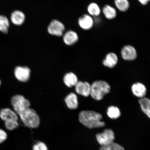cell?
Masks as SVG:
<instances>
[{
  "label": "cell",
  "mask_w": 150,
  "mask_h": 150,
  "mask_svg": "<svg viewBox=\"0 0 150 150\" xmlns=\"http://www.w3.org/2000/svg\"><path fill=\"white\" fill-rule=\"evenodd\" d=\"M15 112L20 116L22 122L28 127L37 128L40 123V118L34 110L30 108V104L23 96L16 95L11 99Z\"/></svg>",
  "instance_id": "cell-1"
},
{
  "label": "cell",
  "mask_w": 150,
  "mask_h": 150,
  "mask_svg": "<svg viewBox=\"0 0 150 150\" xmlns=\"http://www.w3.org/2000/svg\"><path fill=\"white\" fill-rule=\"evenodd\" d=\"M102 118L100 114L91 110H84L81 112L79 115L80 122L91 129L105 126L104 122L102 121Z\"/></svg>",
  "instance_id": "cell-2"
},
{
  "label": "cell",
  "mask_w": 150,
  "mask_h": 150,
  "mask_svg": "<svg viewBox=\"0 0 150 150\" xmlns=\"http://www.w3.org/2000/svg\"><path fill=\"white\" fill-rule=\"evenodd\" d=\"M110 86L104 81L98 80L94 82L91 86L90 95L95 100H102L104 96L110 93Z\"/></svg>",
  "instance_id": "cell-3"
},
{
  "label": "cell",
  "mask_w": 150,
  "mask_h": 150,
  "mask_svg": "<svg viewBox=\"0 0 150 150\" xmlns=\"http://www.w3.org/2000/svg\"><path fill=\"white\" fill-rule=\"evenodd\" d=\"M0 117L5 121L6 127L7 130L12 131L19 127L18 118L16 112L10 109H3L0 112Z\"/></svg>",
  "instance_id": "cell-4"
},
{
  "label": "cell",
  "mask_w": 150,
  "mask_h": 150,
  "mask_svg": "<svg viewBox=\"0 0 150 150\" xmlns=\"http://www.w3.org/2000/svg\"><path fill=\"white\" fill-rule=\"evenodd\" d=\"M65 26L59 20L54 19L50 22L47 27V31L50 35L57 37H62L64 33Z\"/></svg>",
  "instance_id": "cell-5"
},
{
  "label": "cell",
  "mask_w": 150,
  "mask_h": 150,
  "mask_svg": "<svg viewBox=\"0 0 150 150\" xmlns=\"http://www.w3.org/2000/svg\"><path fill=\"white\" fill-rule=\"evenodd\" d=\"M96 139L101 146L108 145L114 142L115 139L114 132L111 129H105L102 133L97 134Z\"/></svg>",
  "instance_id": "cell-6"
},
{
  "label": "cell",
  "mask_w": 150,
  "mask_h": 150,
  "mask_svg": "<svg viewBox=\"0 0 150 150\" xmlns=\"http://www.w3.org/2000/svg\"><path fill=\"white\" fill-rule=\"evenodd\" d=\"M14 74L18 80L26 82L29 79L30 70L28 67L18 66L15 69Z\"/></svg>",
  "instance_id": "cell-7"
},
{
  "label": "cell",
  "mask_w": 150,
  "mask_h": 150,
  "mask_svg": "<svg viewBox=\"0 0 150 150\" xmlns=\"http://www.w3.org/2000/svg\"><path fill=\"white\" fill-rule=\"evenodd\" d=\"M121 54L123 59L126 61L134 60L137 57L136 49L130 45L124 46L121 50Z\"/></svg>",
  "instance_id": "cell-8"
},
{
  "label": "cell",
  "mask_w": 150,
  "mask_h": 150,
  "mask_svg": "<svg viewBox=\"0 0 150 150\" xmlns=\"http://www.w3.org/2000/svg\"><path fill=\"white\" fill-rule=\"evenodd\" d=\"M78 23L82 29L88 30L93 28L94 21L93 18L89 15L84 14L79 18Z\"/></svg>",
  "instance_id": "cell-9"
},
{
  "label": "cell",
  "mask_w": 150,
  "mask_h": 150,
  "mask_svg": "<svg viewBox=\"0 0 150 150\" xmlns=\"http://www.w3.org/2000/svg\"><path fill=\"white\" fill-rule=\"evenodd\" d=\"M79 39L77 33L72 30L67 31L63 35V42L67 46H72L78 42Z\"/></svg>",
  "instance_id": "cell-10"
},
{
  "label": "cell",
  "mask_w": 150,
  "mask_h": 150,
  "mask_svg": "<svg viewBox=\"0 0 150 150\" xmlns=\"http://www.w3.org/2000/svg\"><path fill=\"white\" fill-rule=\"evenodd\" d=\"M75 90L79 94L84 96L88 97L90 95L91 85L87 82L78 81L75 86Z\"/></svg>",
  "instance_id": "cell-11"
},
{
  "label": "cell",
  "mask_w": 150,
  "mask_h": 150,
  "mask_svg": "<svg viewBox=\"0 0 150 150\" xmlns=\"http://www.w3.org/2000/svg\"><path fill=\"white\" fill-rule=\"evenodd\" d=\"M25 16L22 11L16 10L11 13L10 19L12 23L17 26L21 25L25 20Z\"/></svg>",
  "instance_id": "cell-12"
},
{
  "label": "cell",
  "mask_w": 150,
  "mask_h": 150,
  "mask_svg": "<svg viewBox=\"0 0 150 150\" xmlns=\"http://www.w3.org/2000/svg\"><path fill=\"white\" fill-rule=\"evenodd\" d=\"M131 91L134 96L140 98L145 97L147 93V89L144 84L137 82L133 84Z\"/></svg>",
  "instance_id": "cell-13"
},
{
  "label": "cell",
  "mask_w": 150,
  "mask_h": 150,
  "mask_svg": "<svg viewBox=\"0 0 150 150\" xmlns=\"http://www.w3.org/2000/svg\"><path fill=\"white\" fill-rule=\"evenodd\" d=\"M118 61L117 56L113 52H110L106 55L103 61V64L105 66L112 68L115 67Z\"/></svg>",
  "instance_id": "cell-14"
},
{
  "label": "cell",
  "mask_w": 150,
  "mask_h": 150,
  "mask_svg": "<svg viewBox=\"0 0 150 150\" xmlns=\"http://www.w3.org/2000/svg\"><path fill=\"white\" fill-rule=\"evenodd\" d=\"M65 101L67 106L70 109H76L78 107L77 97L74 93H71L65 97Z\"/></svg>",
  "instance_id": "cell-15"
},
{
  "label": "cell",
  "mask_w": 150,
  "mask_h": 150,
  "mask_svg": "<svg viewBox=\"0 0 150 150\" xmlns=\"http://www.w3.org/2000/svg\"><path fill=\"white\" fill-rule=\"evenodd\" d=\"M63 80L66 85L70 88L75 86L78 82L76 75L72 72L66 74L64 77Z\"/></svg>",
  "instance_id": "cell-16"
},
{
  "label": "cell",
  "mask_w": 150,
  "mask_h": 150,
  "mask_svg": "<svg viewBox=\"0 0 150 150\" xmlns=\"http://www.w3.org/2000/svg\"><path fill=\"white\" fill-rule=\"evenodd\" d=\"M142 111L150 119V99L144 97L139 100Z\"/></svg>",
  "instance_id": "cell-17"
},
{
  "label": "cell",
  "mask_w": 150,
  "mask_h": 150,
  "mask_svg": "<svg viewBox=\"0 0 150 150\" xmlns=\"http://www.w3.org/2000/svg\"><path fill=\"white\" fill-rule=\"evenodd\" d=\"M103 12L105 17L108 19H112L117 16V13L115 9L109 5H106L103 7Z\"/></svg>",
  "instance_id": "cell-18"
},
{
  "label": "cell",
  "mask_w": 150,
  "mask_h": 150,
  "mask_svg": "<svg viewBox=\"0 0 150 150\" xmlns=\"http://www.w3.org/2000/svg\"><path fill=\"white\" fill-rule=\"evenodd\" d=\"M10 26L8 18L4 15H0V31L4 34H7Z\"/></svg>",
  "instance_id": "cell-19"
},
{
  "label": "cell",
  "mask_w": 150,
  "mask_h": 150,
  "mask_svg": "<svg viewBox=\"0 0 150 150\" xmlns=\"http://www.w3.org/2000/svg\"><path fill=\"white\" fill-rule=\"evenodd\" d=\"M107 114L109 117L112 119H117L121 115V112L117 107L111 106L108 108Z\"/></svg>",
  "instance_id": "cell-20"
},
{
  "label": "cell",
  "mask_w": 150,
  "mask_h": 150,
  "mask_svg": "<svg viewBox=\"0 0 150 150\" xmlns=\"http://www.w3.org/2000/svg\"><path fill=\"white\" fill-rule=\"evenodd\" d=\"M88 12L91 16H97L100 14L101 10L98 4L95 3L90 4L87 7Z\"/></svg>",
  "instance_id": "cell-21"
},
{
  "label": "cell",
  "mask_w": 150,
  "mask_h": 150,
  "mask_svg": "<svg viewBox=\"0 0 150 150\" xmlns=\"http://www.w3.org/2000/svg\"><path fill=\"white\" fill-rule=\"evenodd\" d=\"M114 2L117 9L122 12H125L129 8L128 0H115Z\"/></svg>",
  "instance_id": "cell-22"
},
{
  "label": "cell",
  "mask_w": 150,
  "mask_h": 150,
  "mask_svg": "<svg viewBox=\"0 0 150 150\" xmlns=\"http://www.w3.org/2000/svg\"><path fill=\"white\" fill-rule=\"evenodd\" d=\"M99 150H125L122 146L114 142L108 145L101 146Z\"/></svg>",
  "instance_id": "cell-23"
},
{
  "label": "cell",
  "mask_w": 150,
  "mask_h": 150,
  "mask_svg": "<svg viewBox=\"0 0 150 150\" xmlns=\"http://www.w3.org/2000/svg\"><path fill=\"white\" fill-rule=\"evenodd\" d=\"M33 150H48V149L47 147L44 142H39L33 145Z\"/></svg>",
  "instance_id": "cell-24"
},
{
  "label": "cell",
  "mask_w": 150,
  "mask_h": 150,
  "mask_svg": "<svg viewBox=\"0 0 150 150\" xmlns=\"http://www.w3.org/2000/svg\"><path fill=\"white\" fill-rule=\"evenodd\" d=\"M7 137V133L2 129H0V144L4 142L6 140Z\"/></svg>",
  "instance_id": "cell-25"
},
{
  "label": "cell",
  "mask_w": 150,
  "mask_h": 150,
  "mask_svg": "<svg viewBox=\"0 0 150 150\" xmlns=\"http://www.w3.org/2000/svg\"><path fill=\"white\" fill-rule=\"evenodd\" d=\"M138 1L142 4L145 5L147 4L150 0H138Z\"/></svg>",
  "instance_id": "cell-26"
},
{
  "label": "cell",
  "mask_w": 150,
  "mask_h": 150,
  "mask_svg": "<svg viewBox=\"0 0 150 150\" xmlns=\"http://www.w3.org/2000/svg\"><path fill=\"white\" fill-rule=\"evenodd\" d=\"M1 81L0 80V86H1Z\"/></svg>",
  "instance_id": "cell-27"
}]
</instances>
